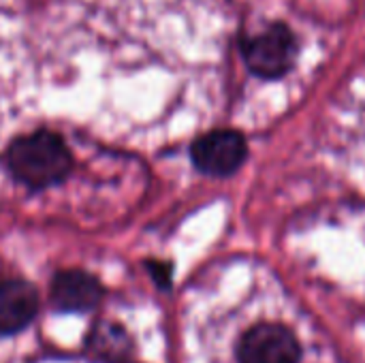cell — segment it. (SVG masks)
<instances>
[{
  "mask_svg": "<svg viewBox=\"0 0 365 363\" xmlns=\"http://www.w3.org/2000/svg\"><path fill=\"white\" fill-rule=\"evenodd\" d=\"M192 163L199 171L216 178L235 173L248 156V143L233 128H218L201 135L190 148Z\"/></svg>",
  "mask_w": 365,
  "mask_h": 363,
  "instance_id": "cell-3",
  "label": "cell"
},
{
  "mask_svg": "<svg viewBox=\"0 0 365 363\" xmlns=\"http://www.w3.org/2000/svg\"><path fill=\"white\" fill-rule=\"evenodd\" d=\"M148 270H150V274H152V278L156 280L158 287L169 289V285H171V265H169V263L150 261V263H148Z\"/></svg>",
  "mask_w": 365,
  "mask_h": 363,
  "instance_id": "cell-8",
  "label": "cell"
},
{
  "mask_svg": "<svg viewBox=\"0 0 365 363\" xmlns=\"http://www.w3.org/2000/svg\"><path fill=\"white\" fill-rule=\"evenodd\" d=\"M299 359L302 347L284 325H255L237 342L240 363H299Z\"/></svg>",
  "mask_w": 365,
  "mask_h": 363,
  "instance_id": "cell-4",
  "label": "cell"
},
{
  "mask_svg": "<svg viewBox=\"0 0 365 363\" xmlns=\"http://www.w3.org/2000/svg\"><path fill=\"white\" fill-rule=\"evenodd\" d=\"M248 68L263 79L287 75L297 58V39L287 24H272L267 30L242 43Z\"/></svg>",
  "mask_w": 365,
  "mask_h": 363,
  "instance_id": "cell-2",
  "label": "cell"
},
{
  "mask_svg": "<svg viewBox=\"0 0 365 363\" xmlns=\"http://www.w3.org/2000/svg\"><path fill=\"white\" fill-rule=\"evenodd\" d=\"M88 351L98 362L126 363L133 353V342L122 325L105 321L92 329L88 338Z\"/></svg>",
  "mask_w": 365,
  "mask_h": 363,
  "instance_id": "cell-7",
  "label": "cell"
},
{
  "mask_svg": "<svg viewBox=\"0 0 365 363\" xmlns=\"http://www.w3.org/2000/svg\"><path fill=\"white\" fill-rule=\"evenodd\" d=\"M51 304L62 312H88L103 297L101 282L81 270H66L51 280Z\"/></svg>",
  "mask_w": 365,
  "mask_h": 363,
  "instance_id": "cell-5",
  "label": "cell"
},
{
  "mask_svg": "<svg viewBox=\"0 0 365 363\" xmlns=\"http://www.w3.org/2000/svg\"><path fill=\"white\" fill-rule=\"evenodd\" d=\"M38 312V293L26 280L0 282V334L21 332Z\"/></svg>",
  "mask_w": 365,
  "mask_h": 363,
  "instance_id": "cell-6",
  "label": "cell"
},
{
  "mask_svg": "<svg viewBox=\"0 0 365 363\" xmlns=\"http://www.w3.org/2000/svg\"><path fill=\"white\" fill-rule=\"evenodd\" d=\"M11 173L28 188L41 190L62 182L73 167V156L60 135L36 131L15 139L6 152Z\"/></svg>",
  "mask_w": 365,
  "mask_h": 363,
  "instance_id": "cell-1",
  "label": "cell"
}]
</instances>
